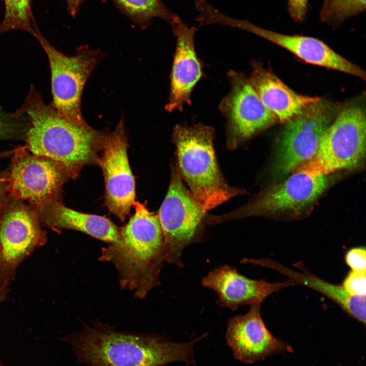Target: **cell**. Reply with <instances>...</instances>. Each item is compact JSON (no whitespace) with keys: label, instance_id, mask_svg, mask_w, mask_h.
Listing matches in <instances>:
<instances>
[{"label":"cell","instance_id":"1","mask_svg":"<svg viewBox=\"0 0 366 366\" xmlns=\"http://www.w3.org/2000/svg\"><path fill=\"white\" fill-rule=\"evenodd\" d=\"M66 339L86 366H165L174 362L195 364L193 347L204 335L175 343L156 334L119 332L97 322Z\"/></svg>","mask_w":366,"mask_h":366},{"label":"cell","instance_id":"2","mask_svg":"<svg viewBox=\"0 0 366 366\" xmlns=\"http://www.w3.org/2000/svg\"><path fill=\"white\" fill-rule=\"evenodd\" d=\"M24 114L29 120L26 146L33 154L53 161L72 178L84 166L98 163L105 135L88 125H79L60 117L44 103L34 86L13 115Z\"/></svg>","mask_w":366,"mask_h":366},{"label":"cell","instance_id":"3","mask_svg":"<svg viewBox=\"0 0 366 366\" xmlns=\"http://www.w3.org/2000/svg\"><path fill=\"white\" fill-rule=\"evenodd\" d=\"M133 206L135 212L119 228V241L102 248L98 260L113 264L121 288L142 299L159 284L165 252L158 216L139 202Z\"/></svg>","mask_w":366,"mask_h":366},{"label":"cell","instance_id":"4","mask_svg":"<svg viewBox=\"0 0 366 366\" xmlns=\"http://www.w3.org/2000/svg\"><path fill=\"white\" fill-rule=\"evenodd\" d=\"M214 138L212 128L202 124L178 125L173 132L180 175L206 211L244 193L224 178L217 162Z\"/></svg>","mask_w":366,"mask_h":366},{"label":"cell","instance_id":"5","mask_svg":"<svg viewBox=\"0 0 366 366\" xmlns=\"http://www.w3.org/2000/svg\"><path fill=\"white\" fill-rule=\"evenodd\" d=\"M327 175L296 169L285 180L265 189L248 203L222 216H210L209 224L253 216H298L317 201L327 188Z\"/></svg>","mask_w":366,"mask_h":366},{"label":"cell","instance_id":"6","mask_svg":"<svg viewBox=\"0 0 366 366\" xmlns=\"http://www.w3.org/2000/svg\"><path fill=\"white\" fill-rule=\"evenodd\" d=\"M365 138L364 109L358 105L346 107L325 131L315 155L295 170L327 175L357 167L365 158Z\"/></svg>","mask_w":366,"mask_h":366},{"label":"cell","instance_id":"7","mask_svg":"<svg viewBox=\"0 0 366 366\" xmlns=\"http://www.w3.org/2000/svg\"><path fill=\"white\" fill-rule=\"evenodd\" d=\"M35 37L46 52L51 71L52 108L62 117L77 125H87L81 110L84 85L102 58L99 50L82 46L67 56L51 46L35 27Z\"/></svg>","mask_w":366,"mask_h":366},{"label":"cell","instance_id":"8","mask_svg":"<svg viewBox=\"0 0 366 366\" xmlns=\"http://www.w3.org/2000/svg\"><path fill=\"white\" fill-rule=\"evenodd\" d=\"M206 212L185 187L177 167H172L169 188L158 216L165 261L182 266V253L198 239Z\"/></svg>","mask_w":366,"mask_h":366},{"label":"cell","instance_id":"9","mask_svg":"<svg viewBox=\"0 0 366 366\" xmlns=\"http://www.w3.org/2000/svg\"><path fill=\"white\" fill-rule=\"evenodd\" d=\"M333 118V109L321 100L286 123L276 154L274 175L283 176L292 173L311 160Z\"/></svg>","mask_w":366,"mask_h":366},{"label":"cell","instance_id":"10","mask_svg":"<svg viewBox=\"0 0 366 366\" xmlns=\"http://www.w3.org/2000/svg\"><path fill=\"white\" fill-rule=\"evenodd\" d=\"M228 77L231 89L219 107L227 119V145L233 149L278 119L243 74L231 70Z\"/></svg>","mask_w":366,"mask_h":366},{"label":"cell","instance_id":"11","mask_svg":"<svg viewBox=\"0 0 366 366\" xmlns=\"http://www.w3.org/2000/svg\"><path fill=\"white\" fill-rule=\"evenodd\" d=\"M69 178L53 161L20 148L12 161L8 188L14 197L28 201L41 211L57 201L62 186Z\"/></svg>","mask_w":366,"mask_h":366},{"label":"cell","instance_id":"12","mask_svg":"<svg viewBox=\"0 0 366 366\" xmlns=\"http://www.w3.org/2000/svg\"><path fill=\"white\" fill-rule=\"evenodd\" d=\"M128 146L121 118L114 131L105 135L98 160L104 176L106 206L121 221L135 201V181L128 161Z\"/></svg>","mask_w":366,"mask_h":366},{"label":"cell","instance_id":"13","mask_svg":"<svg viewBox=\"0 0 366 366\" xmlns=\"http://www.w3.org/2000/svg\"><path fill=\"white\" fill-rule=\"evenodd\" d=\"M230 25L256 34L292 52L303 61L365 78L358 66L341 56L322 41L311 37L280 34L255 25L247 20L232 18Z\"/></svg>","mask_w":366,"mask_h":366},{"label":"cell","instance_id":"14","mask_svg":"<svg viewBox=\"0 0 366 366\" xmlns=\"http://www.w3.org/2000/svg\"><path fill=\"white\" fill-rule=\"evenodd\" d=\"M202 285L217 294V304L235 310L242 306L261 304L271 294L295 284L290 280L271 283L250 279L233 267L224 265L209 272L203 278Z\"/></svg>","mask_w":366,"mask_h":366},{"label":"cell","instance_id":"15","mask_svg":"<svg viewBox=\"0 0 366 366\" xmlns=\"http://www.w3.org/2000/svg\"><path fill=\"white\" fill-rule=\"evenodd\" d=\"M176 37V45L171 73L169 100L165 106L169 112L181 111L191 104V95L203 75L201 64L194 47L196 28L189 27L176 15L171 25Z\"/></svg>","mask_w":366,"mask_h":366},{"label":"cell","instance_id":"16","mask_svg":"<svg viewBox=\"0 0 366 366\" xmlns=\"http://www.w3.org/2000/svg\"><path fill=\"white\" fill-rule=\"evenodd\" d=\"M260 305H252L246 314L234 316L228 321L227 344L234 357L243 363L260 360L281 346L263 322Z\"/></svg>","mask_w":366,"mask_h":366},{"label":"cell","instance_id":"17","mask_svg":"<svg viewBox=\"0 0 366 366\" xmlns=\"http://www.w3.org/2000/svg\"><path fill=\"white\" fill-rule=\"evenodd\" d=\"M42 237L36 214L21 205L9 208L0 224V257L5 264L18 262Z\"/></svg>","mask_w":366,"mask_h":366},{"label":"cell","instance_id":"18","mask_svg":"<svg viewBox=\"0 0 366 366\" xmlns=\"http://www.w3.org/2000/svg\"><path fill=\"white\" fill-rule=\"evenodd\" d=\"M249 81L260 100L277 117L287 123L301 114L309 105L321 99L298 94L260 64H253Z\"/></svg>","mask_w":366,"mask_h":366},{"label":"cell","instance_id":"19","mask_svg":"<svg viewBox=\"0 0 366 366\" xmlns=\"http://www.w3.org/2000/svg\"><path fill=\"white\" fill-rule=\"evenodd\" d=\"M41 211L46 223L53 229L77 230L109 244L119 240V228L105 217L80 212L57 201L48 204Z\"/></svg>","mask_w":366,"mask_h":366},{"label":"cell","instance_id":"20","mask_svg":"<svg viewBox=\"0 0 366 366\" xmlns=\"http://www.w3.org/2000/svg\"><path fill=\"white\" fill-rule=\"evenodd\" d=\"M256 264L278 270L288 276L295 284L303 285L316 290L336 302L351 316L365 324V297L351 295L342 286L328 283L304 270L302 272L292 270L273 260L257 259Z\"/></svg>","mask_w":366,"mask_h":366},{"label":"cell","instance_id":"21","mask_svg":"<svg viewBox=\"0 0 366 366\" xmlns=\"http://www.w3.org/2000/svg\"><path fill=\"white\" fill-rule=\"evenodd\" d=\"M118 9L138 26L144 28L151 20L158 18L170 25L176 14L172 13L161 0H113Z\"/></svg>","mask_w":366,"mask_h":366},{"label":"cell","instance_id":"22","mask_svg":"<svg viewBox=\"0 0 366 366\" xmlns=\"http://www.w3.org/2000/svg\"><path fill=\"white\" fill-rule=\"evenodd\" d=\"M4 18L0 24V35L14 29L25 31L35 37L36 29L31 11L32 0H4Z\"/></svg>","mask_w":366,"mask_h":366},{"label":"cell","instance_id":"23","mask_svg":"<svg viewBox=\"0 0 366 366\" xmlns=\"http://www.w3.org/2000/svg\"><path fill=\"white\" fill-rule=\"evenodd\" d=\"M365 0H323L320 20L338 27L348 19L365 10Z\"/></svg>","mask_w":366,"mask_h":366},{"label":"cell","instance_id":"24","mask_svg":"<svg viewBox=\"0 0 366 366\" xmlns=\"http://www.w3.org/2000/svg\"><path fill=\"white\" fill-rule=\"evenodd\" d=\"M365 272L351 271L344 279L342 287L349 294L365 297L366 293Z\"/></svg>","mask_w":366,"mask_h":366},{"label":"cell","instance_id":"25","mask_svg":"<svg viewBox=\"0 0 366 366\" xmlns=\"http://www.w3.org/2000/svg\"><path fill=\"white\" fill-rule=\"evenodd\" d=\"M345 261L352 271L365 272L366 252L364 247L351 249L346 254Z\"/></svg>","mask_w":366,"mask_h":366},{"label":"cell","instance_id":"26","mask_svg":"<svg viewBox=\"0 0 366 366\" xmlns=\"http://www.w3.org/2000/svg\"><path fill=\"white\" fill-rule=\"evenodd\" d=\"M309 8V0H287V10L291 19L301 23L306 18Z\"/></svg>","mask_w":366,"mask_h":366},{"label":"cell","instance_id":"27","mask_svg":"<svg viewBox=\"0 0 366 366\" xmlns=\"http://www.w3.org/2000/svg\"><path fill=\"white\" fill-rule=\"evenodd\" d=\"M19 117L0 111V138L11 136L17 131L20 127L17 120Z\"/></svg>","mask_w":366,"mask_h":366},{"label":"cell","instance_id":"28","mask_svg":"<svg viewBox=\"0 0 366 366\" xmlns=\"http://www.w3.org/2000/svg\"><path fill=\"white\" fill-rule=\"evenodd\" d=\"M67 4V9L69 13L75 16L78 12L84 0H66Z\"/></svg>","mask_w":366,"mask_h":366},{"label":"cell","instance_id":"29","mask_svg":"<svg viewBox=\"0 0 366 366\" xmlns=\"http://www.w3.org/2000/svg\"><path fill=\"white\" fill-rule=\"evenodd\" d=\"M4 198V187L2 181H0V210L2 207Z\"/></svg>","mask_w":366,"mask_h":366},{"label":"cell","instance_id":"30","mask_svg":"<svg viewBox=\"0 0 366 366\" xmlns=\"http://www.w3.org/2000/svg\"><path fill=\"white\" fill-rule=\"evenodd\" d=\"M4 297V289L0 287V302L3 299V297Z\"/></svg>","mask_w":366,"mask_h":366},{"label":"cell","instance_id":"31","mask_svg":"<svg viewBox=\"0 0 366 366\" xmlns=\"http://www.w3.org/2000/svg\"><path fill=\"white\" fill-rule=\"evenodd\" d=\"M0 366H3V365L2 364L1 362H0Z\"/></svg>","mask_w":366,"mask_h":366}]
</instances>
